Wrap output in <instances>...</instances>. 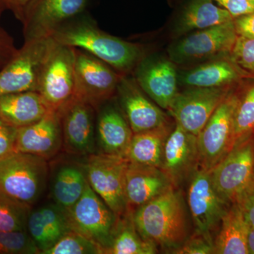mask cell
<instances>
[{
  "instance_id": "1",
  "label": "cell",
  "mask_w": 254,
  "mask_h": 254,
  "mask_svg": "<svg viewBox=\"0 0 254 254\" xmlns=\"http://www.w3.org/2000/svg\"><path fill=\"white\" fill-rule=\"evenodd\" d=\"M53 38L60 45L90 53L108 64L121 76L132 74L145 55L141 44L108 34L88 18H73L55 32Z\"/></svg>"
},
{
  "instance_id": "2",
  "label": "cell",
  "mask_w": 254,
  "mask_h": 254,
  "mask_svg": "<svg viewBox=\"0 0 254 254\" xmlns=\"http://www.w3.org/2000/svg\"><path fill=\"white\" fill-rule=\"evenodd\" d=\"M135 227L157 248L175 254L190 238V222L181 192L173 187L131 213Z\"/></svg>"
},
{
  "instance_id": "3",
  "label": "cell",
  "mask_w": 254,
  "mask_h": 254,
  "mask_svg": "<svg viewBox=\"0 0 254 254\" xmlns=\"http://www.w3.org/2000/svg\"><path fill=\"white\" fill-rule=\"evenodd\" d=\"M237 38L232 20L174 40L167 50L168 56L175 64L185 66L227 58Z\"/></svg>"
},
{
  "instance_id": "4",
  "label": "cell",
  "mask_w": 254,
  "mask_h": 254,
  "mask_svg": "<svg viewBox=\"0 0 254 254\" xmlns=\"http://www.w3.org/2000/svg\"><path fill=\"white\" fill-rule=\"evenodd\" d=\"M46 159L16 152L0 161V193L33 206L46 189Z\"/></svg>"
},
{
  "instance_id": "5",
  "label": "cell",
  "mask_w": 254,
  "mask_h": 254,
  "mask_svg": "<svg viewBox=\"0 0 254 254\" xmlns=\"http://www.w3.org/2000/svg\"><path fill=\"white\" fill-rule=\"evenodd\" d=\"M56 44L53 37L25 41L0 71V95L38 92L43 68Z\"/></svg>"
},
{
  "instance_id": "6",
  "label": "cell",
  "mask_w": 254,
  "mask_h": 254,
  "mask_svg": "<svg viewBox=\"0 0 254 254\" xmlns=\"http://www.w3.org/2000/svg\"><path fill=\"white\" fill-rule=\"evenodd\" d=\"M71 230L96 244L108 254L120 219L88 183L78 201L68 210Z\"/></svg>"
},
{
  "instance_id": "7",
  "label": "cell",
  "mask_w": 254,
  "mask_h": 254,
  "mask_svg": "<svg viewBox=\"0 0 254 254\" xmlns=\"http://www.w3.org/2000/svg\"><path fill=\"white\" fill-rule=\"evenodd\" d=\"M240 99L230 92L197 136L200 168L211 170L235 146L234 116Z\"/></svg>"
},
{
  "instance_id": "8",
  "label": "cell",
  "mask_w": 254,
  "mask_h": 254,
  "mask_svg": "<svg viewBox=\"0 0 254 254\" xmlns=\"http://www.w3.org/2000/svg\"><path fill=\"white\" fill-rule=\"evenodd\" d=\"M217 193L225 203H236L254 179V136L235 145L209 170Z\"/></svg>"
},
{
  "instance_id": "9",
  "label": "cell",
  "mask_w": 254,
  "mask_h": 254,
  "mask_svg": "<svg viewBox=\"0 0 254 254\" xmlns=\"http://www.w3.org/2000/svg\"><path fill=\"white\" fill-rule=\"evenodd\" d=\"M128 160L124 157L93 153L83 165L87 181L119 218L127 213L125 173Z\"/></svg>"
},
{
  "instance_id": "10",
  "label": "cell",
  "mask_w": 254,
  "mask_h": 254,
  "mask_svg": "<svg viewBox=\"0 0 254 254\" xmlns=\"http://www.w3.org/2000/svg\"><path fill=\"white\" fill-rule=\"evenodd\" d=\"M75 95L86 100L95 109L116 95L121 75L108 64L75 48Z\"/></svg>"
},
{
  "instance_id": "11",
  "label": "cell",
  "mask_w": 254,
  "mask_h": 254,
  "mask_svg": "<svg viewBox=\"0 0 254 254\" xmlns=\"http://www.w3.org/2000/svg\"><path fill=\"white\" fill-rule=\"evenodd\" d=\"M187 203L195 233L213 240V233L230 205L217 193L208 171L198 168L190 177Z\"/></svg>"
},
{
  "instance_id": "12",
  "label": "cell",
  "mask_w": 254,
  "mask_h": 254,
  "mask_svg": "<svg viewBox=\"0 0 254 254\" xmlns=\"http://www.w3.org/2000/svg\"><path fill=\"white\" fill-rule=\"evenodd\" d=\"M75 91L74 49L57 43L43 68L38 92L50 110L58 111Z\"/></svg>"
},
{
  "instance_id": "13",
  "label": "cell",
  "mask_w": 254,
  "mask_h": 254,
  "mask_svg": "<svg viewBox=\"0 0 254 254\" xmlns=\"http://www.w3.org/2000/svg\"><path fill=\"white\" fill-rule=\"evenodd\" d=\"M231 92V86L185 88L179 91L168 111L186 131L198 136L220 103Z\"/></svg>"
},
{
  "instance_id": "14",
  "label": "cell",
  "mask_w": 254,
  "mask_h": 254,
  "mask_svg": "<svg viewBox=\"0 0 254 254\" xmlns=\"http://www.w3.org/2000/svg\"><path fill=\"white\" fill-rule=\"evenodd\" d=\"M88 0H32L23 11L25 41L53 37L62 26L77 17Z\"/></svg>"
},
{
  "instance_id": "15",
  "label": "cell",
  "mask_w": 254,
  "mask_h": 254,
  "mask_svg": "<svg viewBox=\"0 0 254 254\" xmlns=\"http://www.w3.org/2000/svg\"><path fill=\"white\" fill-rule=\"evenodd\" d=\"M64 149L76 155L96 151V109L91 103L74 96L58 110Z\"/></svg>"
},
{
  "instance_id": "16",
  "label": "cell",
  "mask_w": 254,
  "mask_h": 254,
  "mask_svg": "<svg viewBox=\"0 0 254 254\" xmlns=\"http://www.w3.org/2000/svg\"><path fill=\"white\" fill-rule=\"evenodd\" d=\"M132 75L145 94L168 111L179 92L178 70L168 56L145 55Z\"/></svg>"
},
{
  "instance_id": "17",
  "label": "cell",
  "mask_w": 254,
  "mask_h": 254,
  "mask_svg": "<svg viewBox=\"0 0 254 254\" xmlns=\"http://www.w3.org/2000/svg\"><path fill=\"white\" fill-rule=\"evenodd\" d=\"M131 75L121 76L115 95L133 133L148 131L168 124L163 109L147 97Z\"/></svg>"
},
{
  "instance_id": "18",
  "label": "cell",
  "mask_w": 254,
  "mask_h": 254,
  "mask_svg": "<svg viewBox=\"0 0 254 254\" xmlns=\"http://www.w3.org/2000/svg\"><path fill=\"white\" fill-rule=\"evenodd\" d=\"M199 168L197 136L178 124L169 135L164 146L161 169L174 186L178 187L190 179Z\"/></svg>"
},
{
  "instance_id": "19",
  "label": "cell",
  "mask_w": 254,
  "mask_h": 254,
  "mask_svg": "<svg viewBox=\"0 0 254 254\" xmlns=\"http://www.w3.org/2000/svg\"><path fill=\"white\" fill-rule=\"evenodd\" d=\"M63 146L61 121L58 111H50L36 123L18 128L16 151L49 159Z\"/></svg>"
},
{
  "instance_id": "20",
  "label": "cell",
  "mask_w": 254,
  "mask_h": 254,
  "mask_svg": "<svg viewBox=\"0 0 254 254\" xmlns=\"http://www.w3.org/2000/svg\"><path fill=\"white\" fill-rule=\"evenodd\" d=\"M112 99L96 109V145L101 153L125 158L133 133L121 108Z\"/></svg>"
},
{
  "instance_id": "21",
  "label": "cell",
  "mask_w": 254,
  "mask_h": 254,
  "mask_svg": "<svg viewBox=\"0 0 254 254\" xmlns=\"http://www.w3.org/2000/svg\"><path fill=\"white\" fill-rule=\"evenodd\" d=\"M173 187L161 168L128 162L125 173L127 213H133Z\"/></svg>"
},
{
  "instance_id": "22",
  "label": "cell",
  "mask_w": 254,
  "mask_h": 254,
  "mask_svg": "<svg viewBox=\"0 0 254 254\" xmlns=\"http://www.w3.org/2000/svg\"><path fill=\"white\" fill-rule=\"evenodd\" d=\"M223 8L213 0H185L174 14L170 25V36L175 40L192 32L200 31L233 20Z\"/></svg>"
},
{
  "instance_id": "23",
  "label": "cell",
  "mask_w": 254,
  "mask_h": 254,
  "mask_svg": "<svg viewBox=\"0 0 254 254\" xmlns=\"http://www.w3.org/2000/svg\"><path fill=\"white\" fill-rule=\"evenodd\" d=\"M246 73L227 57L178 70V84L185 88L231 86Z\"/></svg>"
},
{
  "instance_id": "24",
  "label": "cell",
  "mask_w": 254,
  "mask_h": 254,
  "mask_svg": "<svg viewBox=\"0 0 254 254\" xmlns=\"http://www.w3.org/2000/svg\"><path fill=\"white\" fill-rule=\"evenodd\" d=\"M26 230L41 254L58 243L71 229L66 211L52 202L31 209Z\"/></svg>"
},
{
  "instance_id": "25",
  "label": "cell",
  "mask_w": 254,
  "mask_h": 254,
  "mask_svg": "<svg viewBox=\"0 0 254 254\" xmlns=\"http://www.w3.org/2000/svg\"><path fill=\"white\" fill-rule=\"evenodd\" d=\"M50 111L52 110L37 91L0 95V118L17 128L36 123Z\"/></svg>"
},
{
  "instance_id": "26",
  "label": "cell",
  "mask_w": 254,
  "mask_h": 254,
  "mask_svg": "<svg viewBox=\"0 0 254 254\" xmlns=\"http://www.w3.org/2000/svg\"><path fill=\"white\" fill-rule=\"evenodd\" d=\"M88 185L83 165L73 163L60 164L51 182V198L55 204L67 213L86 190Z\"/></svg>"
},
{
  "instance_id": "27",
  "label": "cell",
  "mask_w": 254,
  "mask_h": 254,
  "mask_svg": "<svg viewBox=\"0 0 254 254\" xmlns=\"http://www.w3.org/2000/svg\"><path fill=\"white\" fill-rule=\"evenodd\" d=\"M219 227L213 240L214 254H249L247 237L250 227L237 203L229 206Z\"/></svg>"
},
{
  "instance_id": "28",
  "label": "cell",
  "mask_w": 254,
  "mask_h": 254,
  "mask_svg": "<svg viewBox=\"0 0 254 254\" xmlns=\"http://www.w3.org/2000/svg\"><path fill=\"white\" fill-rule=\"evenodd\" d=\"M170 124L133 133L125 158L128 162L161 168L164 146L173 131Z\"/></svg>"
},
{
  "instance_id": "29",
  "label": "cell",
  "mask_w": 254,
  "mask_h": 254,
  "mask_svg": "<svg viewBox=\"0 0 254 254\" xmlns=\"http://www.w3.org/2000/svg\"><path fill=\"white\" fill-rule=\"evenodd\" d=\"M156 246L144 240L137 231L131 213L120 219L108 254H155Z\"/></svg>"
},
{
  "instance_id": "30",
  "label": "cell",
  "mask_w": 254,
  "mask_h": 254,
  "mask_svg": "<svg viewBox=\"0 0 254 254\" xmlns=\"http://www.w3.org/2000/svg\"><path fill=\"white\" fill-rule=\"evenodd\" d=\"M31 209V205L0 193V232L26 230Z\"/></svg>"
},
{
  "instance_id": "31",
  "label": "cell",
  "mask_w": 254,
  "mask_h": 254,
  "mask_svg": "<svg viewBox=\"0 0 254 254\" xmlns=\"http://www.w3.org/2000/svg\"><path fill=\"white\" fill-rule=\"evenodd\" d=\"M233 131L235 145L254 136V85L241 98L234 116Z\"/></svg>"
},
{
  "instance_id": "32",
  "label": "cell",
  "mask_w": 254,
  "mask_h": 254,
  "mask_svg": "<svg viewBox=\"0 0 254 254\" xmlns=\"http://www.w3.org/2000/svg\"><path fill=\"white\" fill-rule=\"evenodd\" d=\"M41 254H103V252L94 242L71 230Z\"/></svg>"
},
{
  "instance_id": "33",
  "label": "cell",
  "mask_w": 254,
  "mask_h": 254,
  "mask_svg": "<svg viewBox=\"0 0 254 254\" xmlns=\"http://www.w3.org/2000/svg\"><path fill=\"white\" fill-rule=\"evenodd\" d=\"M40 251L26 230L0 232V254H36Z\"/></svg>"
},
{
  "instance_id": "34",
  "label": "cell",
  "mask_w": 254,
  "mask_h": 254,
  "mask_svg": "<svg viewBox=\"0 0 254 254\" xmlns=\"http://www.w3.org/2000/svg\"><path fill=\"white\" fill-rule=\"evenodd\" d=\"M230 57L246 73H254V39L237 36Z\"/></svg>"
},
{
  "instance_id": "35",
  "label": "cell",
  "mask_w": 254,
  "mask_h": 254,
  "mask_svg": "<svg viewBox=\"0 0 254 254\" xmlns=\"http://www.w3.org/2000/svg\"><path fill=\"white\" fill-rule=\"evenodd\" d=\"M18 128L0 118V161L16 153Z\"/></svg>"
},
{
  "instance_id": "36",
  "label": "cell",
  "mask_w": 254,
  "mask_h": 254,
  "mask_svg": "<svg viewBox=\"0 0 254 254\" xmlns=\"http://www.w3.org/2000/svg\"><path fill=\"white\" fill-rule=\"evenodd\" d=\"M176 254H214L213 241L194 233L190 236L181 248L175 252Z\"/></svg>"
},
{
  "instance_id": "37",
  "label": "cell",
  "mask_w": 254,
  "mask_h": 254,
  "mask_svg": "<svg viewBox=\"0 0 254 254\" xmlns=\"http://www.w3.org/2000/svg\"><path fill=\"white\" fill-rule=\"evenodd\" d=\"M236 203L240 205L248 225L254 227V179Z\"/></svg>"
},
{
  "instance_id": "38",
  "label": "cell",
  "mask_w": 254,
  "mask_h": 254,
  "mask_svg": "<svg viewBox=\"0 0 254 254\" xmlns=\"http://www.w3.org/2000/svg\"><path fill=\"white\" fill-rule=\"evenodd\" d=\"M221 5L232 17L236 18L242 15L254 12L253 0H213Z\"/></svg>"
},
{
  "instance_id": "39",
  "label": "cell",
  "mask_w": 254,
  "mask_h": 254,
  "mask_svg": "<svg viewBox=\"0 0 254 254\" xmlns=\"http://www.w3.org/2000/svg\"><path fill=\"white\" fill-rule=\"evenodd\" d=\"M17 50L13 38L0 26V71L14 57Z\"/></svg>"
},
{
  "instance_id": "40",
  "label": "cell",
  "mask_w": 254,
  "mask_h": 254,
  "mask_svg": "<svg viewBox=\"0 0 254 254\" xmlns=\"http://www.w3.org/2000/svg\"><path fill=\"white\" fill-rule=\"evenodd\" d=\"M237 36L254 39V12L234 18Z\"/></svg>"
},
{
  "instance_id": "41",
  "label": "cell",
  "mask_w": 254,
  "mask_h": 254,
  "mask_svg": "<svg viewBox=\"0 0 254 254\" xmlns=\"http://www.w3.org/2000/svg\"><path fill=\"white\" fill-rule=\"evenodd\" d=\"M32 0H2L6 9L12 11L15 17L21 21L23 11Z\"/></svg>"
},
{
  "instance_id": "42",
  "label": "cell",
  "mask_w": 254,
  "mask_h": 254,
  "mask_svg": "<svg viewBox=\"0 0 254 254\" xmlns=\"http://www.w3.org/2000/svg\"><path fill=\"white\" fill-rule=\"evenodd\" d=\"M247 249L249 254H254V227H250L247 237Z\"/></svg>"
},
{
  "instance_id": "43",
  "label": "cell",
  "mask_w": 254,
  "mask_h": 254,
  "mask_svg": "<svg viewBox=\"0 0 254 254\" xmlns=\"http://www.w3.org/2000/svg\"><path fill=\"white\" fill-rule=\"evenodd\" d=\"M5 10H6L5 5L3 3L2 0H0V18H1V14H2Z\"/></svg>"
},
{
  "instance_id": "44",
  "label": "cell",
  "mask_w": 254,
  "mask_h": 254,
  "mask_svg": "<svg viewBox=\"0 0 254 254\" xmlns=\"http://www.w3.org/2000/svg\"><path fill=\"white\" fill-rule=\"evenodd\" d=\"M253 1H254V0H253Z\"/></svg>"
}]
</instances>
